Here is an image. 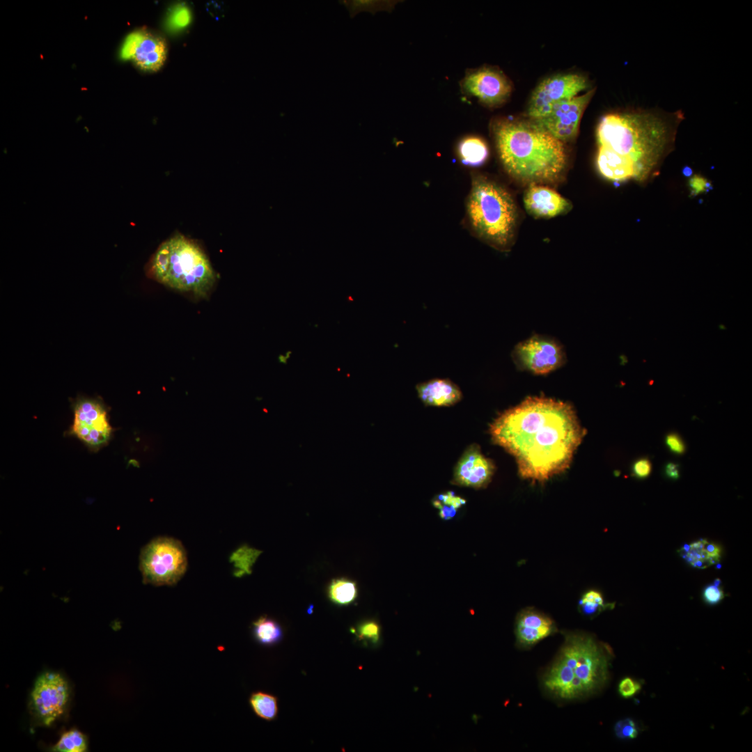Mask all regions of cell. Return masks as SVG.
Listing matches in <instances>:
<instances>
[{"mask_svg": "<svg viewBox=\"0 0 752 752\" xmlns=\"http://www.w3.org/2000/svg\"><path fill=\"white\" fill-rule=\"evenodd\" d=\"M493 442L512 455L520 476L543 483L564 472L584 430L567 402L528 397L490 425Z\"/></svg>", "mask_w": 752, "mask_h": 752, "instance_id": "1", "label": "cell"}, {"mask_svg": "<svg viewBox=\"0 0 752 752\" xmlns=\"http://www.w3.org/2000/svg\"><path fill=\"white\" fill-rule=\"evenodd\" d=\"M683 119L681 110L639 109L605 115L597 128L600 174L613 182L633 180L645 186L652 182L675 148Z\"/></svg>", "mask_w": 752, "mask_h": 752, "instance_id": "2", "label": "cell"}, {"mask_svg": "<svg viewBox=\"0 0 752 752\" xmlns=\"http://www.w3.org/2000/svg\"><path fill=\"white\" fill-rule=\"evenodd\" d=\"M492 131L501 164L515 180L547 185L563 175L567 165L563 142L534 120L498 118Z\"/></svg>", "mask_w": 752, "mask_h": 752, "instance_id": "3", "label": "cell"}, {"mask_svg": "<svg viewBox=\"0 0 752 752\" xmlns=\"http://www.w3.org/2000/svg\"><path fill=\"white\" fill-rule=\"evenodd\" d=\"M609 659V650L592 636L568 633L556 659L544 675L543 686L559 699L593 694L608 677Z\"/></svg>", "mask_w": 752, "mask_h": 752, "instance_id": "4", "label": "cell"}, {"mask_svg": "<svg viewBox=\"0 0 752 752\" xmlns=\"http://www.w3.org/2000/svg\"><path fill=\"white\" fill-rule=\"evenodd\" d=\"M146 272L149 278L166 286L199 297L210 294L217 279L200 246L180 233L159 246L148 263Z\"/></svg>", "mask_w": 752, "mask_h": 752, "instance_id": "5", "label": "cell"}, {"mask_svg": "<svg viewBox=\"0 0 752 752\" xmlns=\"http://www.w3.org/2000/svg\"><path fill=\"white\" fill-rule=\"evenodd\" d=\"M466 212L471 230L480 240L501 251L511 249L516 237L518 212L506 188L487 177L473 175Z\"/></svg>", "mask_w": 752, "mask_h": 752, "instance_id": "6", "label": "cell"}, {"mask_svg": "<svg viewBox=\"0 0 752 752\" xmlns=\"http://www.w3.org/2000/svg\"><path fill=\"white\" fill-rule=\"evenodd\" d=\"M187 557L182 544L169 537L153 539L141 549L139 568L143 582L154 586H173L187 570Z\"/></svg>", "mask_w": 752, "mask_h": 752, "instance_id": "7", "label": "cell"}, {"mask_svg": "<svg viewBox=\"0 0 752 752\" xmlns=\"http://www.w3.org/2000/svg\"><path fill=\"white\" fill-rule=\"evenodd\" d=\"M70 695V687L63 676L56 672H44L38 676L31 691V714L40 726H49L66 710Z\"/></svg>", "mask_w": 752, "mask_h": 752, "instance_id": "8", "label": "cell"}, {"mask_svg": "<svg viewBox=\"0 0 752 752\" xmlns=\"http://www.w3.org/2000/svg\"><path fill=\"white\" fill-rule=\"evenodd\" d=\"M74 418L70 434L83 441L91 451L106 446L111 436L107 410L97 398L79 397L73 402Z\"/></svg>", "mask_w": 752, "mask_h": 752, "instance_id": "9", "label": "cell"}, {"mask_svg": "<svg viewBox=\"0 0 752 752\" xmlns=\"http://www.w3.org/2000/svg\"><path fill=\"white\" fill-rule=\"evenodd\" d=\"M587 79L578 74H560L546 78L534 90L528 107L529 119L539 120L554 107L588 88Z\"/></svg>", "mask_w": 752, "mask_h": 752, "instance_id": "10", "label": "cell"}, {"mask_svg": "<svg viewBox=\"0 0 752 752\" xmlns=\"http://www.w3.org/2000/svg\"><path fill=\"white\" fill-rule=\"evenodd\" d=\"M512 357L522 370L535 375H545L560 368L565 362L563 345L549 336L534 335L519 343Z\"/></svg>", "mask_w": 752, "mask_h": 752, "instance_id": "11", "label": "cell"}, {"mask_svg": "<svg viewBox=\"0 0 752 752\" xmlns=\"http://www.w3.org/2000/svg\"><path fill=\"white\" fill-rule=\"evenodd\" d=\"M460 85L463 94L477 98L489 108L506 103L512 90L510 81L500 69L487 65L468 70Z\"/></svg>", "mask_w": 752, "mask_h": 752, "instance_id": "12", "label": "cell"}, {"mask_svg": "<svg viewBox=\"0 0 752 752\" xmlns=\"http://www.w3.org/2000/svg\"><path fill=\"white\" fill-rule=\"evenodd\" d=\"M595 89L563 101L545 117L534 120L562 142L574 139L579 131L583 113Z\"/></svg>", "mask_w": 752, "mask_h": 752, "instance_id": "13", "label": "cell"}, {"mask_svg": "<svg viewBox=\"0 0 752 752\" xmlns=\"http://www.w3.org/2000/svg\"><path fill=\"white\" fill-rule=\"evenodd\" d=\"M167 55L165 40L160 36L144 31L131 33L125 39L120 56L132 59L141 70L155 72L164 65Z\"/></svg>", "mask_w": 752, "mask_h": 752, "instance_id": "14", "label": "cell"}, {"mask_svg": "<svg viewBox=\"0 0 752 752\" xmlns=\"http://www.w3.org/2000/svg\"><path fill=\"white\" fill-rule=\"evenodd\" d=\"M495 467L481 452L480 446L470 445L457 462L452 483L476 489L486 487L491 481Z\"/></svg>", "mask_w": 752, "mask_h": 752, "instance_id": "15", "label": "cell"}, {"mask_svg": "<svg viewBox=\"0 0 752 752\" xmlns=\"http://www.w3.org/2000/svg\"><path fill=\"white\" fill-rule=\"evenodd\" d=\"M527 212L537 219H550L570 210L572 205L554 189L545 185L531 184L524 195Z\"/></svg>", "mask_w": 752, "mask_h": 752, "instance_id": "16", "label": "cell"}, {"mask_svg": "<svg viewBox=\"0 0 752 752\" xmlns=\"http://www.w3.org/2000/svg\"><path fill=\"white\" fill-rule=\"evenodd\" d=\"M555 629L549 617L535 609H527L517 616L515 634L518 643L530 646L551 635Z\"/></svg>", "mask_w": 752, "mask_h": 752, "instance_id": "17", "label": "cell"}, {"mask_svg": "<svg viewBox=\"0 0 752 752\" xmlns=\"http://www.w3.org/2000/svg\"><path fill=\"white\" fill-rule=\"evenodd\" d=\"M418 395L426 405L448 407L458 402L462 393L448 379H432L416 385Z\"/></svg>", "mask_w": 752, "mask_h": 752, "instance_id": "18", "label": "cell"}, {"mask_svg": "<svg viewBox=\"0 0 752 752\" xmlns=\"http://www.w3.org/2000/svg\"><path fill=\"white\" fill-rule=\"evenodd\" d=\"M678 552L688 564L698 569H704L716 564L721 558V547L706 539L685 544Z\"/></svg>", "mask_w": 752, "mask_h": 752, "instance_id": "19", "label": "cell"}, {"mask_svg": "<svg viewBox=\"0 0 752 752\" xmlns=\"http://www.w3.org/2000/svg\"><path fill=\"white\" fill-rule=\"evenodd\" d=\"M457 155L461 162L467 166H476L485 163L489 156L486 142L480 137L469 136L457 145Z\"/></svg>", "mask_w": 752, "mask_h": 752, "instance_id": "20", "label": "cell"}, {"mask_svg": "<svg viewBox=\"0 0 752 752\" xmlns=\"http://www.w3.org/2000/svg\"><path fill=\"white\" fill-rule=\"evenodd\" d=\"M252 633L255 640L264 645L276 644L283 637L280 625L266 616H260L253 622Z\"/></svg>", "mask_w": 752, "mask_h": 752, "instance_id": "21", "label": "cell"}, {"mask_svg": "<svg viewBox=\"0 0 752 752\" xmlns=\"http://www.w3.org/2000/svg\"><path fill=\"white\" fill-rule=\"evenodd\" d=\"M330 600L338 605H348L357 597V586L354 581L345 579H335L328 588Z\"/></svg>", "mask_w": 752, "mask_h": 752, "instance_id": "22", "label": "cell"}, {"mask_svg": "<svg viewBox=\"0 0 752 752\" xmlns=\"http://www.w3.org/2000/svg\"><path fill=\"white\" fill-rule=\"evenodd\" d=\"M249 703L254 713L267 721L274 720L278 713L277 698L261 691L253 693Z\"/></svg>", "mask_w": 752, "mask_h": 752, "instance_id": "23", "label": "cell"}, {"mask_svg": "<svg viewBox=\"0 0 752 752\" xmlns=\"http://www.w3.org/2000/svg\"><path fill=\"white\" fill-rule=\"evenodd\" d=\"M261 551L244 545L237 549L230 557L235 567L234 575L242 577L251 573V567Z\"/></svg>", "mask_w": 752, "mask_h": 752, "instance_id": "24", "label": "cell"}, {"mask_svg": "<svg viewBox=\"0 0 752 752\" xmlns=\"http://www.w3.org/2000/svg\"><path fill=\"white\" fill-rule=\"evenodd\" d=\"M88 742L85 735L77 729L63 733L59 740L52 748L56 752H84L87 751Z\"/></svg>", "mask_w": 752, "mask_h": 752, "instance_id": "25", "label": "cell"}, {"mask_svg": "<svg viewBox=\"0 0 752 752\" xmlns=\"http://www.w3.org/2000/svg\"><path fill=\"white\" fill-rule=\"evenodd\" d=\"M433 506L439 510L441 519H452L457 510L466 503V500L451 491L439 494L432 501Z\"/></svg>", "mask_w": 752, "mask_h": 752, "instance_id": "26", "label": "cell"}, {"mask_svg": "<svg viewBox=\"0 0 752 752\" xmlns=\"http://www.w3.org/2000/svg\"><path fill=\"white\" fill-rule=\"evenodd\" d=\"M348 10L350 17H354L360 12L368 11L375 14L377 11H390L393 7V1L375 0H342L338 1Z\"/></svg>", "mask_w": 752, "mask_h": 752, "instance_id": "27", "label": "cell"}, {"mask_svg": "<svg viewBox=\"0 0 752 752\" xmlns=\"http://www.w3.org/2000/svg\"><path fill=\"white\" fill-rule=\"evenodd\" d=\"M579 605L581 612L586 616H595L609 606V604H605L602 594L595 590L586 592Z\"/></svg>", "mask_w": 752, "mask_h": 752, "instance_id": "28", "label": "cell"}, {"mask_svg": "<svg viewBox=\"0 0 752 752\" xmlns=\"http://www.w3.org/2000/svg\"><path fill=\"white\" fill-rule=\"evenodd\" d=\"M190 10L184 3L175 5L169 13L167 24L172 30H179L186 27L191 22Z\"/></svg>", "mask_w": 752, "mask_h": 752, "instance_id": "29", "label": "cell"}, {"mask_svg": "<svg viewBox=\"0 0 752 752\" xmlns=\"http://www.w3.org/2000/svg\"><path fill=\"white\" fill-rule=\"evenodd\" d=\"M357 636L359 640L371 644H377L380 638V627L374 620H366L357 627Z\"/></svg>", "mask_w": 752, "mask_h": 752, "instance_id": "30", "label": "cell"}, {"mask_svg": "<svg viewBox=\"0 0 752 752\" xmlns=\"http://www.w3.org/2000/svg\"><path fill=\"white\" fill-rule=\"evenodd\" d=\"M614 731L616 736L621 739H634L639 734L636 723L629 718L618 721L614 726Z\"/></svg>", "mask_w": 752, "mask_h": 752, "instance_id": "31", "label": "cell"}, {"mask_svg": "<svg viewBox=\"0 0 752 752\" xmlns=\"http://www.w3.org/2000/svg\"><path fill=\"white\" fill-rule=\"evenodd\" d=\"M721 581L719 579L714 580L712 584L706 586L703 593L704 601L711 605L719 603L725 597V594L720 585Z\"/></svg>", "mask_w": 752, "mask_h": 752, "instance_id": "32", "label": "cell"}, {"mask_svg": "<svg viewBox=\"0 0 752 752\" xmlns=\"http://www.w3.org/2000/svg\"><path fill=\"white\" fill-rule=\"evenodd\" d=\"M688 187L691 196L695 197L706 193L712 189V185L706 178L699 174H694L688 180Z\"/></svg>", "mask_w": 752, "mask_h": 752, "instance_id": "33", "label": "cell"}, {"mask_svg": "<svg viewBox=\"0 0 752 752\" xmlns=\"http://www.w3.org/2000/svg\"><path fill=\"white\" fill-rule=\"evenodd\" d=\"M641 689V684L632 679L625 677L618 685V691L622 697L627 698L634 696Z\"/></svg>", "mask_w": 752, "mask_h": 752, "instance_id": "34", "label": "cell"}, {"mask_svg": "<svg viewBox=\"0 0 752 752\" xmlns=\"http://www.w3.org/2000/svg\"><path fill=\"white\" fill-rule=\"evenodd\" d=\"M665 443L671 452L681 455L686 451V445L681 437L675 432H671L666 436Z\"/></svg>", "mask_w": 752, "mask_h": 752, "instance_id": "35", "label": "cell"}, {"mask_svg": "<svg viewBox=\"0 0 752 752\" xmlns=\"http://www.w3.org/2000/svg\"><path fill=\"white\" fill-rule=\"evenodd\" d=\"M652 464L647 457L637 460L632 465V474L639 479L647 478L651 473Z\"/></svg>", "mask_w": 752, "mask_h": 752, "instance_id": "36", "label": "cell"}, {"mask_svg": "<svg viewBox=\"0 0 752 752\" xmlns=\"http://www.w3.org/2000/svg\"><path fill=\"white\" fill-rule=\"evenodd\" d=\"M665 473L666 476L673 480H677L680 477L679 465L676 463L670 462L666 464Z\"/></svg>", "mask_w": 752, "mask_h": 752, "instance_id": "37", "label": "cell"}, {"mask_svg": "<svg viewBox=\"0 0 752 752\" xmlns=\"http://www.w3.org/2000/svg\"><path fill=\"white\" fill-rule=\"evenodd\" d=\"M291 356V352L288 351L285 354L279 355V361L281 363L285 364Z\"/></svg>", "mask_w": 752, "mask_h": 752, "instance_id": "38", "label": "cell"}]
</instances>
